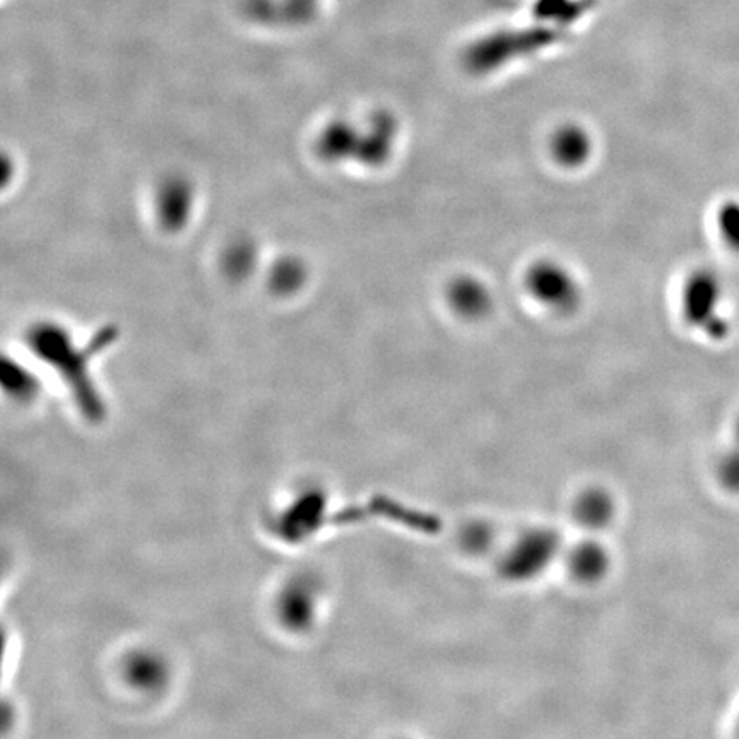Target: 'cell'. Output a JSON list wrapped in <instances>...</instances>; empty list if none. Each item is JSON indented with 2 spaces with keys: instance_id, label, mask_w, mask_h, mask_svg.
I'll return each instance as SVG.
<instances>
[{
  "instance_id": "1",
  "label": "cell",
  "mask_w": 739,
  "mask_h": 739,
  "mask_svg": "<svg viewBox=\"0 0 739 739\" xmlns=\"http://www.w3.org/2000/svg\"><path fill=\"white\" fill-rule=\"evenodd\" d=\"M529 284L536 296L550 305L563 308L574 303V283L565 272L558 271L556 267H536L529 278Z\"/></svg>"
},
{
  "instance_id": "2",
  "label": "cell",
  "mask_w": 739,
  "mask_h": 739,
  "mask_svg": "<svg viewBox=\"0 0 739 739\" xmlns=\"http://www.w3.org/2000/svg\"><path fill=\"white\" fill-rule=\"evenodd\" d=\"M719 290L716 279L710 276H697L688 286L686 293V314L695 320H704L705 317L716 315Z\"/></svg>"
},
{
  "instance_id": "3",
  "label": "cell",
  "mask_w": 739,
  "mask_h": 739,
  "mask_svg": "<svg viewBox=\"0 0 739 739\" xmlns=\"http://www.w3.org/2000/svg\"><path fill=\"white\" fill-rule=\"evenodd\" d=\"M452 302L457 310H461L462 314L466 315L483 314L490 305L485 288H481L474 281H462L456 284L452 290Z\"/></svg>"
},
{
  "instance_id": "4",
  "label": "cell",
  "mask_w": 739,
  "mask_h": 739,
  "mask_svg": "<svg viewBox=\"0 0 739 739\" xmlns=\"http://www.w3.org/2000/svg\"><path fill=\"white\" fill-rule=\"evenodd\" d=\"M558 160L563 163H580L587 156L589 141L579 129H563L553 142Z\"/></svg>"
},
{
  "instance_id": "5",
  "label": "cell",
  "mask_w": 739,
  "mask_h": 739,
  "mask_svg": "<svg viewBox=\"0 0 739 739\" xmlns=\"http://www.w3.org/2000/svg\"><path fill=\"white\" fill-rule=\"evenodd\" d=\"M719 225L726 240L739 249V204L722 207Z\"/></svg>"
}]
</instances>
